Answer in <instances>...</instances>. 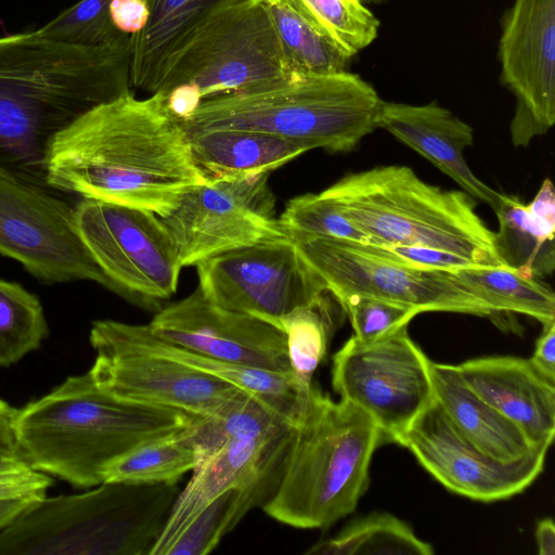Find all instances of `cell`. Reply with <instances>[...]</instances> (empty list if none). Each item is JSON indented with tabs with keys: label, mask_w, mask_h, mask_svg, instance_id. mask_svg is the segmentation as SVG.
<instances>
[{
	"label": "cell",
	"mask_w": 555,
	"mask_h": 555,
	"mask_svg": "<svg viewBox=\"0 0 555 555\" xmlns=\"http://www.w3.org/2000/svg\"><path fill=\"white\" fill-rule=\"evenodd\" d=\"M195 267L197 287L209 301L276 327L296 308L322 305L332 296L287 236L233 249Z\"/></svg>",
	"instance_id": "obj_15"
},
{
	"label": "cell",
	"mask_w": 555,
	"mask_h": 555,
	"mask_svg": "<svg viewBox=\"0 0 555 555\" xmlns=\"http://www.w3.org/2000/svg\"><path fill=\"white\" fill-rule=\"evenodd\" d=\"M52 477L28 465L0 470V500L41 499L52 486Z\"/></svg>",
	"instance_id": "obj_39"
},
{
	"label": "cell",
	"mask_w": 555,
	"mask_h": 555,
	"mask_svg": "<svg viewBox=\"0 0 555 555\" xmlns=\"http://www.w3.org/2000/svg\"><path fill=\"white\" fill-rule=\"evenodd\" d=\"M108 15L118 31L133 36L144 27L147 21L146 0H112Z\"/></svg>",
	"instance_id": "obj_40"
},
{
	"label": "cell",
	"mask_w": 555,
	"mask_h": 555,
	"mask_svg": "<svg viewBox=\"0 0 555 555\" xmlns=\"http://www.w3.org/2000/svg\"><path fill=\"white\" fill-rule=\"evenodd\" d=\"M535 541L539 555L555 554V525L552 518L547 517L538 521Z\"/></svg>",
	"instance_id": "obj_43"
},
{
	"label": "cell",
	"mask_w": 555,
	"mask_h": 555,
	"mask_svg": "<svg viewBox=\"0 0 555 555\" xmlns=\"http://www.w3.org/2000/svg\"><path fill=\"white\" fill-rule=\"evenodd\" d=\"M246 0H146L147 21L131 36V87L154 93L173 57L210 20Z\"/></svg>",
	"instance_id": "obj_22"
},
{
	"label": "cell",
	"mask_w": 555,
	"mask_h": 555,
	"mask_svg": "<svg viewBox=\"0 0 555 555\" xmlns=\"http://www.w3.org/2000/svg\"><path fill=\"white\" fill-rule=\"evenodd\" d=\"M189 140L193 159L207 180L269 173L309 151L294 140L250 130H211Z\"/></svg>",
	"instance_id": "obj_25"
},
{
	"label": "cell",
	"mask_w": 555,
	"mask_h": 555,
	"mask_svg": "<svg viewBox=\"0 0 555 555\" xmlns=\"http://www.w3.org/2000/svg\"><path fill=\"white\" fill-rule=\"evenodd\" d=\"M201 417L117 398L88 372L66 377L44 396L16 409L18 451L35 470L89 489L132 450L178 435Z\"/></svg>",
	"instance_id": "obj_3"
},
{
	"label": "cell",
	"mask_w": 555,
	"mask_h": 555,
	"mask_svg": "<svg viewBox=\"0 0 555 555\" xmlns=\"http://www.w3.org/2000/svg\"><path fill=\"white\" fill-rule=\"evenodd\" d=\"M331 300L296 308L282 317L278 327L285 334L287 354L298 391L309 390L312 376L326 354L335 330Z\"/></svg>",
	"instance_id": "obj_32"
},
{
	"label": "cell",
	"mask_w": 555,
	"mask_h": 555,
	"mask_svg": "<svg viewBox=\"0 0 555 555\" xmlns=\"http://www.w3.org/2000/svg\"><path fill=\"white\" fill-rule=\"evenodd\" d=\"M378 128H383L429 160L467 194L492 207L500 194L480 181L463 156L474 142L473 128L437 102L413 105L383 102Z\"/></svg>",
	"instance_id": "obj_21"
},
{
	"label": "cell",
	"mask_w": 555,
	"mask_h": 555,
	"mask_svg": "<svg viewBox=\"0 0 555 555\" xmlns=\"http://www.w3.org/2000/svg\"><path fill=\"white\" fill-rule=\"evenodd\" d=\"M120 327L137 345L228 382L253 396L274 414L291 422L298 396L293 376L236 365L192 351L157 336L149 324L120 321Z\"/></svg>",
	"instance_id": "obj_26"
},
{
	"label": "cell",
	"mask_w": 555,
	"mask_h": 555,
	"mask_svg": "<svg viewBox=\"0 0 555 555\" xmlns=\"http://www.w3.org/2000/svg\"><path fill=\"white\" fill-rule=\"evenodd\" d=\"M354 56L377 37L379 21L361 0H286Z\"/></svg>",
	"instance_id": "obj_34"
},
{
	"label": "cell",
	"mask_w": 555,
	"mask_h": 555,
	"mask_svg": "<svg viewBox=\"0 0 555 555\" xmlns=\"http://www.w3.org/2000/svg\"><path fill=\"white\" fill-rule=\"evenodd\" d=\"M499 230L494 232L498 255L509 270L525 278L551 275L555 268V192L545 179L534 198L500 194L493 208Z\"/></svg>",
	"instance_id": "obj_24"
},
{
	"label": "cell",
	"mask_w": 555,
	"mask_h": 555,
	"mask_svg": "<svg viewBox=\"0 0 555 555\" xmlns=\"http://www.w3.org/2000/svg\"><path fill=\"white\" fill-rule=\"evenodd\" d=\"M450 272L475 296L499 313H520L538 320L542 326L555 321V296L539 279L525 278L500 267L473 264Z\"/></svg>",
	"instance_id": "obj_27"
},
{
	"label": "cell",
	"mask_w": 555,
	"mask_h": 555,
	"mask_svg": "<svg viewBox=\"0 0 555 555\" xmlns=\"http://www.w3.org/2000/svg\"><path fill=\"white\" fill-rule=\"evenodd\" d=\"M529 359L540 373L555 382V321L543 325Z\"/></svg>",
	"instance_id": "obj_42"
},
{
	"label": "cell",
	"mask_w": 555,
	"mask_h": 555,
	"mask_svg": "<svg viewBox=\"0 0 555 555\" xmlns=\"http://www.w3.org/2000/svg\"><path fill=\"white\" fill-rule=\"evenodd\" d=\"M349 318L353 336L374 341L409 326L416 310L384 299L351 294L335 299Z\"/></svg>",
	"instance_id": "obj_37"
},
{
	"label": "cell",
	"mask_w": 555,
	"mask_h": 555,
	"mask_svg": "<svg viewBox=\"0 0 555 555\" xmlns=\"http://www.w3.org/2000/svg\"><path fill=\"white\" fill-rule=\"evenodd\" d=\"M130 59L131 36L105 44L39 29L0 36V171L50 186L52 141L85 112L131 92Z\"/></svg>",
	"instance_id": "obj_2"
},
{
	"label": "cell",
	"mask_w": 555,
	"mask_h": 555,
	"mask_svg": "<svg viewBox=\"0 0 555 555\" xmlns=\"http://www.w3.org/2000/svg\"><path fill=\"white\" fill-rule=\"evenodd\" d=\"M264 490L231 489L208 504L170 543L165 555H205L260 500Z\"/></svg>",
	"instance_id": "obj_33"
},
{
	"label": "cell",
	"mask_w": 555,
	"mask_h": 555,
	"mask_svg": "<svg viewBox=\"0 0 555 555\" xmlns=\"http://www.w3.org/2000/svg\"><path fill=\"white\" fill-rule=\"evenodd\" d=\"M334 299L358 294L416 310L494 317L492 308L450 272L413 268L354 241L285 232Z\"/></svg>",
	"instance_id": "obj_10"
},
{
	"label": "cell",
	"mask_w": 555,
	"mask_h": 555,
	"mask_svg": "<svg viewBox=\"0 0 555 555\" xmlns=\"http://www.w3.org/2000/svg\"><path fill=\"white\" fill-rule=\"evenodd\" d=\"M367 245L377 255L417 269L448 272L452 269L477 264L462 256L436 248Z\"/></svg>",
	"instance_id": "obj_38"
},
{
	"label": "cell",
	"mask_w": 555,
	"mask_h": 555,
	"mask_svg": "<svg viewBox=\"0 0 555 555\" xmlns=\"http://www.w3.org/2000/svg\"><path fill=\"white\" fill-rule=\"evenodd\" d=\"M193 426L127 453L105 470L104 481L178 483L184 474L196 469L206 456L203 447L191 435Z\"/></svg>",
	"instance_id": "obj_30"
},
{
	"label": "cell",
	"mask_w": 555,
	"mask_h": 555,
	"mask_svg": "<svg viewBox=\"0 0 555 555\" xmlns=\"http://www.w3.org/2000/svg\"><path fill=\"white\" fill-rule=\"evenodd\" d=\"M361 1L364 2L365 4H369V3L377 4V3H382V2H384L386 0H361Z\"/></svg>",
	"instance_id": "obj_45"
},
{
	"label": "cell",
	"mask_w": 555,
	"mask_h": 555,
	"mask_svg": "<svg viewBox=\"0 0 555 555\" xmlns=\"http://www.w3.org/2000/svg\"><path fill=\"white\" fill-rule=\"evenodd\" d=\"M500 79L516 99L515 147L527 146L555 122V0H514L502 18Z\"/></svg>",
	"instance_id": "obj_17"
},
{
	"label": "cell",
	"mask_w": 555,
	"mask_h": 555,
	"mask_svg": "<svg viewBox=\"0 0 555 555\" xmlns=\"http://www.w3.org/2000/svg\"><path fill=\"white\" fill-rule=\"evenodd\" d=\"M78 233L115 293L158 311L177 291L181 266L163 219L149 210L80 198L75 204Z\"/></svg>",
	"instance_id": "obj_11"
},
{
	"label": "cell",
	"mask_w": 555,
	"mask_h": 555,
	"mask_svg": "<svg viewBox=\"0 0 555 555\" xmlns=\"http://www.w3.org/2000/svg\"><path fill=\"white\" fill-rule=\"evenodd\" d=\"M456 367L476 395L515 423L534 447L548 450L555 435V382L530 359L483 357Z\"/></svg>",
	"instance_id": "obj_20"
},
{
	"label": "cell",
	"mask_w": 555,
	"mask_h": 555,
	"mask_svg": "<svg viewBox=\"0 0 555 555\" xmlns=\"http://www.w3.org/2000/svg\"><path fill=\"white\" fill-rule=\"evenodd\" d=\"M383 442L362 410L334 401L312 384L298 392L266 514L300 529L326 528L351 514L369 487L370 464Z\"/></svg>",
	"instance_id": "obj_4"
},
{
	"label": "cell",
	"mask_w": 555,
	"mask_h": 555,
	"mask_svg": "<svg viewBox=\"0 0 555 555\" xmlns=\"http://www.w3.org/2000/svg\"><path fill=\"white\" fill-rule=\"evenodd\" d=\"M292 75L263 0H246L199 29L154 93L185 88L204 101Z\"/></svg>",
	"instance_id": "obj_9"
},
{
	"label": "cell",
	"mask_w": 555,
	"mask_h": 555,
	"mask_svg": "<svg viewBox=\"0 0 555 555\" xmlns=\"http://www.w3.org/2000/svg\"><path fill=\"white\" fill-rule=\"evenodd\" d=\"M179 492L177 483L104 481L46 495L0 530V555H150Z\"/></svg>",
	"instance_id": "obj_7"
},
{
	"label": "cell",
	"mask_w": 555,
	"mask_h": 555,
	"mask_svg": "<svg viewBox=\"0 0 555 555\" xmlns=\"http://www.w3.org/2000/svg\"><path fill=\"white\" fill-rule=\"evenodd\" d=\"M49 325L37 295L0 279V367H10L38 350Z\"/></svg>",
	"instance_id": "obj_31"
},
{
	"label": "cell",
	"mask_w": 555,
	"mask_h": 555,
	"mask_svg": "<svg viewBox=\"0 0 555 555\" xmlns=\"http://www.w3.org/2000/svg\"><path fill=\"white\" fill-rule=\"evenodd\" d=\"M268 176L207 180L181 196L175 209L162 218L172 236L181 268L287 236L275 217Z\"/></svg>",
	"instance_id": "obj_16"
},
{
	"label": "cell",
	"mask_w": 555,
	"mask_h": 555,
	"mask_svg": "<svg viewBox=\"0 0 555 555\" xmlns=\"http://www.w3.org/2000/svg\"><path fill=\"white\" fill-rule=\"evenodd\" d=\"M89 341L95 352L89 373L101 389L124 400L205 418L216 415L245 392L137 345L122 332L120 321H94Z\"/></svg>",
	"instance_id": "obj_14"
},
{
	"label": "cell",
	"mask_w": 555,
	"mask_h": 555,
	"mask_svg": "<svg viewBox=\"0 0 555 555\" xmlns=\"http://www.w3.org/2000/svg\"><path fill=\"white\" fill-rule=\"evenodd\" d=\"M384 100L349 70L294 74L209 98L181 125L188 135L211 130L266 132L310 150L346 153L378 128Z\"/></svg>",
	"instance_id": "obj_5"
},
{
	"label": "cell",
	"mask_w": 555,
	"mask_h": 555,
	"mask_svg": "<svg viewBox=\"0 0 555 555\" xmlns=\"http://www.w3.org/2000/svg\"><path fill=\"white\" fill-rule=\"evenodd\" d=\"M313 555H431L434 547L392 514L374 512L357 518L334 537L313 544Z\"/></svg>",
	"instance_id": "obj_29"
},
{
	"label": "cell",
	"mask_w": 555,
	"mask_h": 555,
	"mask_svg": "<svg viewBox=\"0 0 555 555\" xmlns=\"http://www.w3.org/2000/svg\"><path fill=\"white\" fill-rule=\"evenodd\" d=\"M322 193L369 236L371 245L436 248L480 266L507 269L498 255L494 232L476 212L474 197L431 185L410 167L350 172Z\"/></svg>",
	"instance_id": "obj_6"
},
{
	"label": "cell",
	"mask_w": 555,
	"mask_h": 555,
	"mask_svg": "<svg viewBox=\"0 0 555 555\" xmlns=\"http://www.w3.org/2000/svg\"><path fill=\"white\" fill-rule=\"evenodd\" d=\"M434 398L456 430L491 459L514 462L539 450L520 428L476 395L456 365L429 362Z\"/></svg>",
	"instance_id": "obj_23"
},
{
	"label": "cell",
	"mask_w": 555,
	"mask_h": 555,
	"mask_svg": "<svg viewBox=\"0 0 555 555\" xmlns=\"http://www.w3.org/2000/svg\"><path fill=\"white\" fill-rule=\"evenodd\" d=\"M16 408L0 398V470L27 465L14 436L13 421Z\"/></svg>",
	"instance_id": "obj_41"
},
{
	"label": "cell",
	"mask_w": 555,
	"mask_h": 555,
	"mask_svg": "<svg viewBox=\"0 0 555 555\" xmlns=\"http://www.w3.org/2000/svg\"><path fill=\"white\" fill-rule=\"evenodd\" d=\"M429 362L408 326L369 343L352 335L333 357L332 386L395 442L434 400Z\"/></svg>",
	"instance_id": "obj_13"
},
{
	"label": "cell",
	"mask_w": 555,
	"mask_h": 555,
	"mask_svg": "<svg viewBox=\"0 0 555 555\" xmlns=\"http://www.w3.org/2000/svg\"><path fill=\"white\" fill-rule=\"evenodd\" d=\"M47 181L64 194L165 218L188 190L207 179L163 95L139 99L129 92L90 108L56 134Z\"/></svg>",
	"instance_id": "obj_1"
},
{
	"label": "cell",
	"mask_w": 555,
	"mask_h": 555,
	"mask_svg": "<svg viewBox=\"0 0 555 555\" xmlns=\"http://www.w3.org/2000/svg\"><path fill=\"white\" fill-rule=\"evenodd\" d=\"M395 442L449 491L480 502L524 492L542 473L547 453L539 450L514 462L491 459L456 430L435 398Z\"/></svg>",
	"instance_id": "obj_18"
},
{
	"label": "cell",
	"mask_w": 555,
	"mask_h": 555,
	"mask_svg": "<svg viewBox=\"0 0 555 555\" xmlns=\"http://www.w3.org/2000/svg\"><path fill=\"white\" fill-rule=\"evenodd\" d=\"M39 499L20 498L0 500V530L7 527L17 515Z\"/></svg>",
	"instance_id": "obj_44"
},
{
	"label": "cell",
	"mask_w": 555,
	"mask_h": 555,
	"mask_svg": "<svg viewBox=\"0 0 555 555\" xmlns=\"http://www.w3.org/2000/svg\"><path fill=\"white\" fill-rule=\"evenodd\" d=\"M293 74L346 70L353 57L286 0H263Z\"/></svg>",
	"instance_id": "obj_28"
},
{
	"label": "cell",
	"mask_w": 555,
	"mask_h": 555,
	"mask_svg": "<svg viewBox=\"0 0 555 555\" xmlns=\"http://www.w3.org/2000/svg\"><path fill=\"white\" fill-rule=\"evenodd\" d=\"M288 431V421L247 392L216 415L201 418L192 436L206 456L180 490L150 555H165L180 532L225 491L264 490L271 473L280 469Z\"/></svg>",
	"instance_id": "obj_8"
},
{
	"label": "cell",
	"mask_w": 555,
	"mask_h": 555,
	"mask_svg": "<svg viewBox=\"0 0 555 555\" xmlns=\"http://www.w3.org/2000/svg\"><path fill=\"white\" fill-rule=\"evenodd\" d=\"M0 254L41 283L92 281L115 293L82 243L75 205L64 193L2 171Z\"/></svg>",
	"instance_id": "obj_12"
},
{
	"label": "cell",
	"mask_w": 555,
	"mask_h": 555,
	"mask_svg": "<svg viewBox=\"0 0 555 555\" xmlns=\"http://www.w3.org/2000/svg\"><path fill=\"white\" fill-rule=\"evenodd\" d=\"M149 325L157 336L192 351L293 376L286 337L280 328L212 304L198 287L156 311Z\"/></svg>",
	"instance_id": "obj_19"
},
{
	"label": "cell",
	"mask_w": 555,
	"mask_h": 555,
	"mask_svg": "<svg viewBox=\"0 0 555 555\" xmlns=\"http://www.w3.org/2000/svg\"><path fill=\"white\" fill-rule=\"evenodd\" d=\"M279 221L285 232L371 244L369 236L322 192L289 199Z\"/></svg>",
	"instance_id": "obj_35"
},
{
	"label": "cell",
	"mask_w": 555,
	"mask_h": 555,
	"mask_svg": "<svg viewBox=\"0 0 555 555\" xmlns=\"http://www.w3.org/2000/svg\"><path fill=\"white\" fill-rule=\"evenodd\" d=\"M111 2L79 0L38 29L51 38L76 44L116 42L129 35L113 26L108 15Z\"/></svg>",
	"instance_id": "obj_36"
}]
</instances>
